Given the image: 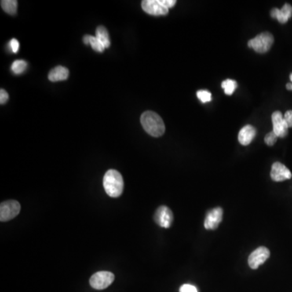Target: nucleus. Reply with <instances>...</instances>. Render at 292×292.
Returning <instances> with one entry per match:
<instances>
[{"label": "nucleus", "instance_id": "obj_1", "mask_svg": "<svg viewBox=\"0 0 292 292\" xmlns=\"http://www.w3.org/2000/svg\"><path fill=\"white\" fill-rule=\"evenodd\" d=\"M140 123L144 131L154 137L162 136L166 130L162 118L154 111L143 113L140 117Z\"/></svg>", "mask_w": 292, "mask_h": 292}, {"label": "nucleus", "instance_id": "obj_2", "mask_svg": "<svg viewBox=\"0 0 292 292\" xmlns=\"http://www.w3.org/2000/svg\"><path fill=\"white\" fill-rule=\"evenodd\" d=\"M103 187L107 195L116 198L122 195L124 190V180L119 172L109 170L103 178Z\"/></svg>", "mask_w": 292, "mask_h": 292}, {"label": "nucleus", "instance_id": "obj_3", "mask_svg": "<svg viewBox=\"0 0 292 292\" xmlns=\"http://www.w3.org/2000/svg\"><path fill=\"white\" fill-rule=\"evenodd\" d=\"M176 0H144L141 3L143 10L152 16H165L169 9L176 5Z\"/></svg>", "mask_w": 292, "mask_h": 292}, {"label": "nucleus", "instance_id": "obj_4", "mask_svg": "<svg viewBox=\"0 0 292 292\" xmlns=\"http://www.w3.org/2000/svg\"><path fill=\"white\" fill-rule=\"evenodd\" d=\"M274 37L271 33L264 32L262 34L256 36L254 38L249 41L248 45L249 47L253 48L257 53H266L270 51L273 43H274Z\"/></svg>", "mask_w": 292, "mask_h": 292}, {"label": "nucleus", "instance_id": "obj_5", "mask_svg": "<svg viewBox=\"0 0 292 292\" xmlns=\"http://www.w3.org/2000/svg\"><path fill=\"white\" fill-rule=\"evenodd\" d=\"M20 205L14 200H9L0 205V221L8 222L20 213Z\"/></svg>", "mask_w": 292, "mask_h": 292}, {"label": "nucleus", "instance_id": "obj_6", "mask_svg": "<svg viewBox=\"0 0 292 292\" xmlns=\"http://www.w3.org/2000/svg\"><path fill=\"white\" fill-rule=\"evenodd\" d=\"M115 280V275L109 271H100L92 275L89 280L90 286L96 290H104Z\"/></svg>", "mask_w": 292, "mask_h": 292}, {"label": "nucleus", "instance_id": "obj_7", "mask_svg": "<svg viewBox=\"0 0 292 292\" xmlns=\"http://www.w3.org/2000/svg\"><path fill=\"white\" fill-rule=\"evenodd\" d=\"M271 256V252L267 248L259 247L253 251L249 257V265L253 270H257L261 264H264Z\"/></svg>", "mask_w": 292, "mask_h": 292}, {"label": "nucleus", "instance_id": "obj_8", "mask_svg": "<svg viewBox=\"0 0 292 292\" xmlns=\"http://www.w3.org/2000/svg\"><path fill=\"white\" fill-rule=\"evenodd\" d=\"M154 221L159 227L169 228L173 223V213L169 208L162 205L156 210L154 214Z\"/></svg>", "mask_w": 292, "mask_h": 292}, {"label": "nucleus", "instance_id": "obj_9", "mask_svg": "<svg viewBox=\"0 0 292 292\" xmlns=\"http://www.w3.org/2000/svg\"><path fill=\"white\" fill-rule=\"evenodd\" d=\"M273 132L278 137H285L288 133V125H286L283 115L280 111H275L272 115Z\"/></svg>", "mask_w": 292, "mask_h": 292}, {"label": "nucleus", "instance_id": "obj_10", "mask_svg": "<svg viewBox=\"0 0 292 292\" xmlns=\"http://www.w3.org/2000/svg\"><path fill=\"white\" fill-rule=\"evenodd\" d=\"M223 210L222 208L217 207L211 209L208 212L205 216L204 227L205 229L215 230L217 229L219 224L223 220Z\"/></svg>", "mask_w": 292, "mask_h": 292}, {"label": "nucleus", "instance_id": "obj_11", "mask_svg": "<svg viewBox=\"0 0 292 292\" xmlns=\"http://www.w3.org/2000/svg\"><path fill=\"white\" fill-rule=\"evenodd\" d=\"M271 179L275 182H282L290 180L292 177L291 172L285 165L281 162L273 164L271 172Z\"/></svg>", "mask_w": 292, "mask_h": 292}, {"label": "nucleus", "instance_id": "obj_12", "mask_svg": "<svg viewBox=\"0 0 292 292\" xmlns=\"http://www.w3.org/2000/svg\"><path fill=\"white\" fill-rule=\"evenodd\" d=\"M271 16L279 21L281 24H286L292 16V6L286 4L283 5L282 9L274 8L271 12Z\"/></svg>", "mask_w": 292, "mask_h": 292}, {"label": "nucleus", "instance_id": "obj_13", "mask_svg": "<svg viewBox=\"0 0 292 292\" xmlns=\"http://www.w3.org/2000/svg\"><path fill=\"white\" fill-rule=\"evenodd\" d=\"M257 134V130L252 125H246L239 131L238 140L242 145H249Z\"/></svg>", "mask_w": 292, "mask_h": 292}, {"label": "nucleus", "instance_id": "obj_14", "mask_svg": "<svg viewBox=\"0 0 292 292\" xmlns=\"http://www.w3.org/2000/svg\"><path fill=\"white\" fill-rule=\"evenodd\" d=\"M69 77V71L65 67L58 66L50 71L48 79L52 82L65 81Z\"/></svg>", "mask_w": 292, "mask_h": 292}, {"label": "nucleus", "instance_id": "obj_15", "mask_svg": "<svg viewBox=\"0 0 292 292\" xmlns=\"http://www.w3.org/2000/svg\"><path fill=\"white\" fill-rule=\"evenodd\" d=\"M83 41L85 45L90 44L91 46L94 50L95 52H103L106 49L104 45L99 41V38L96 36L85 35L84 37Z\"/></svg>", "mask_w": 292, "mask_h": 292}, {"label": "nucleus", "instance_id": "obj_16", "mask_svg": "<svg viewBox=\"0 0 292 292\" xmlns=\"http://www.w3.org/2000/svg\"><path fill=\"white\" fill-rule=\"evenodd\" d=\"M96 37L99 41L104 45L105 48H108L111 45V40L109 37L108 31L104 26H99L96 30Z\"/></svg>", "mask_w": 292, "mask_h": 292}, {"label": "nucleus", "instance_id": "obj_17", "mask_svg": "<svg viewBox=\"0 0 292 292\" xmlns=\"http://www.w3.org/2000/svg\"><path fill=\"white\" fill-rule=\"evenodd\" d=\"M17 4L16 0H3L1 1V7L8 14L14 16L17 12Z\"/></svg>", "mask_w": 292, "mask_h": 292}, {"label": "nucleus", "instance_id": "obj_18", "mask_svg": "<svg viewBox=\"0 0 292 292\" xmlns=\"http://www.w3.org/2000/svg\"><path fill=\"white\" fill-rule=\"evenodd\" d=\"M27 67H28V63H26L25 60H16L12 63L11 70L16 75H20L26 71Z\"/></svg>", "mask_w": 292, "mask_h": 292}, {"label": "nucleus", "instance_id": "obj_19", "mask_svg": "<svg viewBox=\"0 0 292 292\" xmlns=\"http://www.w3.org/2000/svg\"><path fill=\"white\" fill-rule=\"evenodd\" d=\"M237 86L238 85H237L236 81L233 80H226L222 83V88L227 95L233 94Z\"/></svg>", "mask_w": 292, "mask_h": 292}, {"label": "nucleus", "instance_id": "obj_20", "mask_svg": "<svg viewBox=\"0 0 292 292\" xmlns=\"http://www.w3.org/2000/svg\"><path fill=\"white\" fill-rule=\"evenodd\" d=\"M197 96L202 103H209L212 100L211 93L208 90H205V89H201V90L198 91Z\"/></svg>", "mask_w": 292, "mask_h": 292}, {"label": "nucleus", "instance_id": "obj_21", "mask_svg": "<svg viewBox=\"0 0 292 292\" xmlns=\"http://www.w3.org/2000/svg\"><path fill=\"white\" fill-rule=\"evenodd\" d=\"M277 140H278V136L273 131L269 132L268 134L264 137V142L269 146L274 145L276 143Z\"/></svg>", "mask_w": 292, "mask_h": 292}, {"label": "nucleus", "instance_id": "obj_22", "mask_svg": "<svg viewBox=\"0 0 292 292\" xmlns=\"http://www.w3.org/2000/svg\"><path fill=\"white\" fill-rule=\"evenodd\" d=\"M9 45H10L12 53H17L19 48H20V43L18 42V40H16V38H12L9 42Z\"/></svg>", "mask_w": 292, "mask_h": 292}, {"label": "nucleus", "instance_id": "obj_23", "mask_svg": "<svg viewBox=\"0 0 292 292\" xmlns=\"http://www.w3.org/2000/svg\"><path fill=\"white\" fill-rule=\"evenodd\" d=\"M180 292H198L193 285L184 284L180 287Z\"/></svg>", "mask_w": 292, "mask_h": 292}, {"label": "nucleus", "instance_id": "obj_24", "mask_svg": "<svg viewBox=\"0 0 292 292\" xmlns=\"http://www.w3.org/2000/svg\"><path fill=\"white\" fill-rule=\"evenodd\" d=\"M8 99H9V95L7 93V91L1 89L0 90V103L2 105L5 104L8 101Z\"/></svg>", "mask_w": 292, "mask_h": 292}, {"label": "nucleus", "instance_id": "obj_25", "mask_svg": "<svg viewBox=\"0 0 292 292\" xmlns=\"http://www.w3.org/2000/svg\"><path fill=\"white\" fill-rule=\"evenodd\" d=\"M283 118L286 121V125H288V128H292V111H286Z\"/></svg>", "mask_w": 292, "mask_h": 292}, {"label": "nucleus", "instance_id": "obj_26", "mask_svg": "<svg viewBox=\"0 0 292 292\" xmlns=\"http://www.w3.org/2000/svg\"><path fill=\"white\" fill-rule=\"evenodd\" d=\"M286 89H288V90H292V84H286Z\"/></svg>", "mask_w": 292, "mask_h": 292}, {"label": "nucleus", "instance_id": "obj_27", "mask_svg": "<svg viewBox=\"0 0 292 292\" xmlns=\"http://www.w3.org/2000/svg\"><path fill=\"white\" fill-rule=\"evenodd\" d=\"M290 81H291V82H292V73L290 75Z\"/></svg>", "mask_w": 292, "mask_h": 292}]
</instances>
